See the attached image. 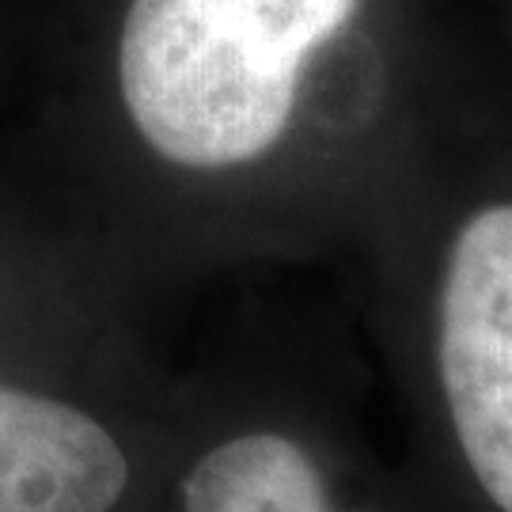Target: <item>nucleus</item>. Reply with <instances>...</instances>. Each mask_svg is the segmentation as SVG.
<instances>
[{"label":"nucleus","instance_id":"obj_1","mask_svg":"<svg viewBox=\"0 0 512 512\" xmlns=\"http://www.w3.org/2000/svg\"><path fill=\"white\" fill-rule=\"evenodd\" d=\"M380 0H126L114 99L164 164L224 175L270 160L323 99L372 76Z\"/></svg>","mask_w":512,"mask_h":512},{"label":"nucleus","instance_id":"obj_2","mask_svg":"<svg viewBox=\"0 0 512 512\" xmlns=\"http://www.w3.org/2000/svg\"><path fill=\"white\" fill-rule=\"evenodd\" d=\"M440 384L463 456L512 512V202L459 228L440 289Z\"/></svg>","mask_w":512,"mask_h":512},{"label":"nucleus","instance_id":"obj_3","mask_svg":"<svg viewBox=\"0 0 512 512\" xmlns=\"http://www.w3.org/2000/svg\"><path fill=\"white\" fill-rule=\"evenodd\" d=\"M126 478L99 421L0 384V512H110Z\"/></svg>","mask_w":512,"mask_h":512},{"label":"nucleus","instance_id":"obj_4","mask_svg":"<svg viewBox=\"0 0 512 512\" xmlns=\"http://www.w3.org/2000/svg\"><path fill=\"white\" fill-rule=\"evenodd\" d=\"M183 501L186 512H330L315 463L277 433L213 448L186 478Z\"/></svg>","mask_w":512,"mask_h":512}]
</instances>
